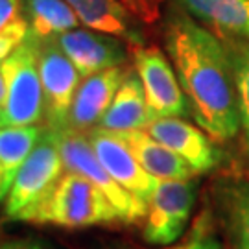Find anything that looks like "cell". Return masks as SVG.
Segmentation results:
<instances>
[{
    "label": "cell",
    "mask_w": 249,
    "mask_h": 249,
    "mask_svg": "<svg viewBox=\"0 0 249 249\" xmlns=\"http://www.w3.org/2000/svg\"><path fill=\"white\" fill-rule=\"evenodd\" d=\"M55 133H57V142H59L65 168L81 174L83 178L92 181L115 207L116 214L122 222L135 223L146 218L148 205L139 201L133 194H129L109 176V172L100 162L92 150V144L85 135L74 129H65V131H55Z\"/></svg>",
    "instance_id": "cell-5"
},
{
    "label": "cell",
    "mask_w": 249,
    "mask_h": 249,
    "mask_svg": "<svg viewBox=\"0 0 249 249\" xmlns=\"http://www.w3.org/2000/svg\"><path fill=\"white\" fill-rule=\"evenodd\" d=\"M30 37L24 0H0V61L13 53Z\"/></svg>",
    "instance_id": "cell-20"
},
{
    "label": "cell",
    "mask_w": 249,
    "mask_h": 249,
    "mask_svg": "<svg viewBox=\"0 0 249 249\" xmlns=\"http://www.w3.org/2000/svg\"><path fill=\"white\" fill-rule=\"evenodd\" d=\"M0 199H4V196H2V187H0Z\"/></svg>",
    "instance_id": "cell-26"
},
{
    "label": "cell",
    "mask_w": 249,
    "mask_h": 249,
    "mask_svg": "<svg viewBox=\"0 0 249 249\" xmlns=\"http://www.w3.org/2000/svg\"><path fill=\"white\" fill-rule=\"evenodd\" d=\"M179 9L207 26L249 43V0H174Z\"/></svg>",
    "instance_id": "cell-15"
},
{
    "label": "cell",
    "mask_w": 249,
    "mask_h": 249,
    "mask_svg": "<svg viewBox=\"0 0 249 249\" xmlns=\"http://www.w3.org/2000/svg\"><path fill=\"white\" fill-rule=\"evenodd\" d=\"M2 65L6 98L0 109V127L37 125L45 120V94L39 74L36 45L28 39Z\"/></svg>",
    "instance_id": "cell-4"
},
{
    "label": "cell",
    "mask_w": 249,
    "mask_h": 249,
    "mask_svg": "<svg viewBox=\"0 0 249 249\" xmlns=\"http://www.w3.org/2000/svg\"><path fill=\"white\" fill-rule=\"evenodd\" d=\"M85 28L115 36L131 46H142L141 20L120 0H65Z\"/></svg>",
    "instance_id": "cell-13"
},
{
    "label": "cell",
    "mask_w": 249,
    "mask_h": 249,
    "mask_svg": "<svg viewBox=\"0 0 249 249\" xmlns=\"http://www.w3.org/2000/svg\"><path fill=\"white\" fill-rule=\"evenodd\" d=\"M231 61L234 69V83L240 109V122L246 133V144L249 153V43L236 41L231 46Z\"/></svg>",
    "instance_id": "cell-21"
},
{
    "label": "cell",
    "mask_w": 249,
    "mask_h": 249,
    "mask_svg": "<svg viewBox=\"0 0 249 249\" xmlns=\"http://www.w3.org/2000/svg\"><path fill=\"white\" fill-rule=\"evenodd\" d=\"M135 72L142 81L151 120L162 116H185L187 96L179 83L178 72L157 46H133Z\"/></svg>",
    "instance_id": "cell-8"
},
{
    "label": "cell",
    "mask_w": 249,
    "mask_h": 249,
    "mask_svg": "<svg viewBox=\"0 0 249 249\" xmlns=\"http://www.w3.org/2000/svg\"><path fill=\"white\" fill-rule=\"evenodd\" d=\"M125 8L144 24H153L160 18V11L166 0H120Z\"/></svg>",
    "instance_id": "cell-23"
},
{
    "label": "cell",
    "mask_w": 249,
    "mask_h": 249,
    "mask_svg": "<svg viewBox=\"0 0 249 249\" xmlns=\"http://www.w3.org/2000/svg\"><path fill=\"white\" fill-rule=\"evenodd\" d=\"M4 98H6V80H4V72H2V65H0V109L4 106Z\"/></svg>",
    "instance_id": "cell-25"
},
{
    "label": "cell",
    "mask_w": 249,
    "mask_h": 249,
    "mask_svg": "<svg viewBox=\"0 0 249 249\" xmlns=\"http://www.w3.org/2000/svg\"><path fill=\"white\" fill-rule=\"evenodd\" d=\"M164 45L197 125L213 141H231L242 122L229 48L183 9L168 13Z\"/></svg>",
    "instance_id": "cell-1"
},
{
    "label": "cell",
    "mask_w": 249,
    "mask_h": 249,
    "mask_svg": "<svg viewBox=\"0 0 249 249\" xmlns=\"http://www.w3.org/2000/svg\"><path fill=\"white\" fill-rule=\"evenodd\" d=\"M150 122L151 116L142 81L137 72L127 71L111 106L100 120L98 129L109 133H124V131L146 129Z\"/></svg>",
    "instance_id": "cell-14"
},
{
    "label": "cell",
    "mask_w": 249,
    "mask_h": 249,
    "mask_svg": "<svg viewBox=\"0 0 249 249\" xmlns=\"http://www.w3.org/2000/svg\"><path fill=\"white\" fill-rule=\"evenodd\" d=\"M89 141L109 176L129 194H133L139 201L148 205L159 179L150 176L142 168V164L137 160L129 146L118 135L104 129H92Z\"/></svg>",
    "instance_id": "cell-9"
},
{
    "label": "cell",
    "mask_w": 249,
    "mask_h": 249,
    "mask_svg": "<svg viewBox=\"0 0 249 249\" xmlns=\"http://www.w3.org/2000/svg\"><path fill=\"white\" fill-rule=\"evenodd\" d=\"M133 151L142 168L157 179H188L194 172L178 153L155 141L146 129L115 133Z\"/></svg>",
    "instance_id": "cell-16"
},
{
    "label": "cell",
    "mask_w": 249,
    "mask_h": 249,
    "mask_svg": "<svg viewBox=\"0 0 249 249\" xmlns=\"http://www.w3.org/2000/svg\"><path fill=\"white\" fill-rule=\"evenodd\" d=\"M0 249H48L41 240L36 238H18L0 244Z\"/></svg>",
    "instance_id": "cell-24"
},
{
    "label": "cell",
    "mask_w": 249,
    "mask_h": 249,
    "mask_svg": "<svg viewBox=\"0 0 249 249\" xmlns=\"http://www.w3.org/2000/svg\"><path fill=\"white\" fill-rule=\"evenodd\" d=\"M57 45L74 63L81 78L125 63V46L122 39L94 32L90 28H74L59 36Z\"/></svg>",
    "instance_id": "cell-11"
},
{
    "label": "cell",
    "mask_w": 249,
    "mask_h": 249,
    "mask_svg": "<svg viewBox=\"0 0 249 249\" xmlns=\"http://www.w3.org/2000/svg\"><path fill=\"white\" fill-rule=\"evenodd\" d=\"M196 201V187L188 179H159L148 201L144 240L168 246L185 232Z\"/></svg>",
    "instance_id": "cell-7"
},
{
    "label": "cell",
    "mask_w": 249,
    "mask_h": 249,
    "mask_svg": "<svg viewBox=\"0 0 249 249\" xmlns=\"http://www.w3.org/2000/svg\"><path fill=\"white\" fill-rule=\"evenodd\" d=\"M222 205L234 249H249V183H234L223 188Z\"/></svg>",
    "instance_id": "cell-19"
},
{
    "label": "cell",
    "mask_w": 249,
    "mask_h": 249,
    "mask_svg": "<svg viewBox=\"0 0 249 249\" xmlns=\"http://www.w3.org/2000/svg\"><path fill=\"white\" fill-rule=\"evenodd\" d=\"M32 41H53L80 28V18L65 0H24Z\"/></svg>",
    "instance_id": "cell-18"
},
{
    "label": "cell",
    "mask_w": 249,
    "mask_h": 249,
    "mask_svg": "<svg viewBox=\"0 0 249 249\" xmlns=\"http://www.w3.org/2000/svg\"><path fill=\"white\" fill-rule=\"evenodd\" d=\"M166 249H220V242L216 238L211 211L209 209L201 211L192 223L185 240L178 246H172Z\"/></svg>",
    "instance_id": "cell-22"
},
{
    "label": "cell",
    "mask_w": 249,
    "mask_h": 249,
    "mask_svg": "<svg viewBox=\"0 0 249 249\" xmlns=\"http://www.w3.org/2000/svg\"><path fill=\"white\" fill-rule=\"evenodd\" d=\"M115 207L92 181L76 172L63 174L50 196L34 214V223L57 225L65 229H81L92 225L115 223Z\"/></svg>",
    "instance_id": "cell-2"
},
{
    "label": "cell",
    "mask_w": 249,
    "mask_h": 249,
    "mask_svg": "<svg viewBox=\"0 0 249 249\" xmlns=\"http://www.w3.org/2000/svg\"><path fill=\"white\" fill-rule=\"evenodd\" d=\"M125 74L127 71L124 69V65H120L96 72L89 78H83L72 100L69 113V129L85 133L100 124Z\"/></svg>",
    "instance_id": "cell-12"
},
{
    "label": "cell",
    "mask_w": 249,
    "mask_h": 249,
    "mask_svg": "<svg viewBox=\"0 0 249 249\" xmlns=\"http://www.w3.org/2000/svg\"><path fill=\"white\" fill-rule=\"evenodd\" d=\"M65 174L57 133L45 127L30 157L18 168L6 196V214L11 220L32 222L34 214Z\"/></svg>",
    "instance_id": "cell-3"
},
{
    "label": "cell",
    "mask_w": 249,
    "mask_h": 249,
    "mask_svg": "<svg viewBox=\"0 0 249 249\" xmlns=\"http://www.w3.org/2000/svg\"><path fill=\"white\" fill-rule=\"evenodd\" d=\"M45 133L39 125H4L0 127V187L6 197L18 168L30 157Z\"/></svg>",
    "instance_id": "cell-17"
},
{
    "label": "cell",
    "mask_w": 249,
    "mask_h": 249,
    "mask_svg": "<svg viewBox=\"0 0 249 249\" xmlns=\"http://www.w3.org/2000/svg\"><path fill=\"white\" fill-rule=\"evenodd\" d=\"M32 43L36 45L39 74L45 94L46 127L53 131H65L69 129V113L74 94L80 87L81 76L55 39Z\"/></svg>",
    "instance_id": "cell-6"
},
{
    "label": "cell",
    "mask_w": 249,
    "mask_h": 249,
    "mask_svg": "<svg viewBox=\"0 0 249 249\" xmlns=\"http://www.w3.org/2000/svg\"><path fill=\"white\" fill-rule=\"evenodd\" d=\"M146 131L178 153L194 174H205L220 162V151L203 129L179 116H162L151 120Z\"/></svg>",
    "instance_id": "cell-10"
}]
</instances>
